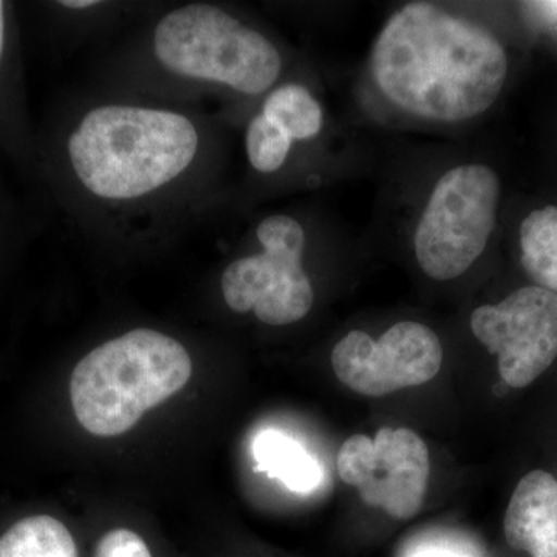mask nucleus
Here are the masks:
<instances>
[{"label": "nucleus", "instance_id": "f257e3e1", "mask_svg": "<svg viewBox=\"0 0 557 557\" xmlns=\"http://www.w3.org/2000/svg\"><path fill=\"white\" fill-rule=\"evenodd\" d=\"M373 81L403 112L454 124L485 113L504 89V46L478 22L434 3L412 2L395 11L373 44Z\"/></svg>", "mask_w": 557, "mask_h": 557}, {"label": "nucleus", "instance_id": "f03ea898", "mask_svg": "<svg viewBox=\"0 0 557 557\" xmlns=\"http://www.w3.org/2000/svg\"><path fill=\"white\" fill-rule=\"evenodd\" d=\"M199 134L170 110L102 106L69 139L79 182L106 200H134L170 185L193 163Z\"/></svg>", "mask_w": 557, "mask_h": 557}, {"label": "nucleus", "instance_id": "7ed1b4c3", "mask_svg": "<svg viewBox=\"0 0 557 557\" xmlns=\"http://www.w3.org/2000/svg\"><path fill=\"white\" fill-rule=\"evenodd\" d=\"M190 375L193 361L178 341L137 329L81 359L70 397L81 426L98 437H116L177 394Z\"/></svg>", "mask_w": 557, "mask_h": 557}, {"label": "nucleus", "instance_id": "20e7f679", "mask_svg": "<svg viewBox=\"0 0 557 557\" xmlns=\"http://www.w3.org/2000/svg\"><path fill=\"white\" fill-rule=\"evenodd\" d=\"M153 50L175 75L223 84L239 94H263L282 70L281 54L270 39L205 3L166 14L153 33Z\"/></svg>", "mask_w": 557, "mask_h": 557}, {"label": "nucleus", "instance_id": "39448f33", "mask_svg": "<svg viewBox=\"0 0 557 557\" xmlns=\"http://www.w3.org/2000/svg\"><path fill=\"white\" fill-rule=\"evenodd\" d=\"M500 180L486 164H461L438 180L418 220V265L434 281L467 273L486 249L497 222Z\"/></svg>", "mask_w": 557, "mask_h": 557}, {"label": "nucleus", "instance_id": "423d86ee", "mask_svg": "<svg viewBox=\"0 0 557 557\" xmlns=\"http://www.w3.org/2000/svg\"><path fill=\"white\" fill-rule=\"evenodd\" d=\"M262 255L230 263L222 276L225 302L237 313L255 311L269 325H288L310 313L313 285L302 269L306 231L289 215H271L260 222Z\"/></svg>", "mask_w": 557, "mask_h": 557}, {"label": "nucleus", "instance_id": "0eeeda50", "mask_svg": "<svg viewBox=\"0 0 557 557\" xmlns=\"http://www.w3.org/2000/svg\"><path fill=\"white\" fill-rule=\"evenodd\" d=\"M336 467L366 505L391 518L412 519L423 507L431 458L426 443L408 428H381L373 438L351 435L341 446Z\"/></svg>", "mask_w": 557, "mask_h": 557}, {"label": "nucleus", "instance_id": "6e6552de", "mask_svg": "<svg viewBox=\"0 0 557 557\" xmlns=\"http://www.w3.org/2000/svg\"><path fill=\"white\" fill-rule=\"evenodd\" d=\"M442 364L438 336L413 321L392 325L380 339L351 330L332 351L333 372L341 383L373 398L426 384L437 376Z\"/></svg>", "mask_w": 557, "mask_h": 557}, {"label": "nucleus", "instance_id": "1a4fd4ad", "mask_svg": "<svg viewBox=\"0 0 557 557\" xmlns=\"http://www.w3.org/2000/svg\"><path fill=\"white\" fill-rule=\"evenodd\" d=\"M471 330L498 358L508 387L534 383L557 359V295L531 285L472 311Z\"/></svg>", "mask_w": 557, "mask_h": 557}, {"label": "nucleus", "instance_id": "9d476101", "mask_svg": "<svg viewBox=\"0 0 557 557\" xmlns=\"http://www.w3.org/2000/svg\"><path fill=\"white\" fill-rule=\"evenodd\" d=\"M505 539L531 557H557V480L536 469L523 475L504 520Z\"/></svg>", "mask_w": 557, "mask_h": 557}, {"label": "nucleus", "instance_id": "9b49d317", "mask_svg": "<svg viewBox=\"0 0 557 557\" xmlns=\"http://www.w3.org/2000/svg\"><path fill=\"white\" fill-rule=\"evenodd\" d=\"M252 449L259 471L281 480L293 493H310L321 483L322 469L317 458L282 432H260Z\"/></svg>", "mask_w": 557, "mask_h": 557}, {"label": "nucleus", "instance_id": "f8f14e48", "mask_svg": "<svg viewBox=\"0 0 557 557\" xmlns=\"http://www.w3.org/2000/svg\"><path fill=\"white\" fill-rule=\"evenodd\" d=\"M520 262L537 287L557 295V207L536 209L523 220Z\"/></svg>", "mask_w": 557, "mask_h": 557}, {"label": "nucleus", "instance_id": "ddd939ff", "mask_svg": "<svg viewBox=\"0 0 557 557\" xmlns=\"http://www.w3.org/2000/svg\"><path fill=\"white\" fill-rule=\"evenodd\" d=\"M0 557H79V553L64 523L50 516H32L2 534Z\"/></svg>", "mask_w": 557, "mask_h": 557}, {"label": "nucleus", "instance_id": "4468645a", "mask_svg": "<svg viewBox=\"0 0 557 557\" xmlns=\"http://www.w3.org/2000/svg\"><path fill=\"white\" fill-rule=\"evenodd\" d=\"M263 116L277 124L292 139L317 137L324 126L321 104L299 84H285L263 102Z\"/></svg>", "mask_w": 557, "mask_h": 557}, {"label": "nucleus", "instance_id": "2eb2a0df", "mask_svg": "<svg viewBox=\"0 0 557 557\" xmlns=\"http://www.w3.org/2000/svg\"><path fill=\"white\" fill-rule=\"evenodd\" d=\"M293 139L277 124L259 115L249 123L247 153L249 163L262 174H271L284 166Z\"/></svg>", "mask_w": 557, "mask_h": 557}, {"label": "nucleus", "instance_id": "dca6fc26", "mask_svg": "<svg viewBox=\"0 0 557 557\" xmlns=\"http://www.w3.org/2000/svg\"><path fill=\"white\" fill-rule=\"evenodd\" d=\"M94 557H152L145 539L135 531L119 528L98 541Z\"/></svg>", "mask_w": 557, "mask_h": 557}, {"label": "nucleus", "instance_id": "f3484780", "mask_svg": "<svg viewBox=\"0 0 557 557\" xmlns=\"http://www.w3.org/2000/svg\"><path fill=\"white\" fill-rule=\"evenodd\" d=\"M410 557H471L468 553L448 547H424L417 549Z\"/></svg>", "mask_w": 557, "mask_h": 557}, {"label": "nucleus", "instance_id": "a211bd4d", "mask_svg": "<svg viewBox=\"0 0 557 557\" xmlns=\"http://www.w3.org/2000/svg\"><path fill=\"white\" fill-rule=\"evenodd\" d=\"M3 39H5V3L0 2V57L3 51Z\"/></svg>", "mask_w": 557, "mask_h": 557}, {"label": "nucleus", "instance_id": "6ab92c4d", "mask_svg": "<svg viewBox=\"0 0 557 557\" xmlns=\"http://www.w3.org/2000/svg\"><path fill=\"white\" fill-rule=\"evenodd\" d=\"M98 2H95V0H83V2H73V0H70V2H61L62 7H69V9H87V7L97 5Z\"/></svg>", "mask_w": 557, "mask_h": 557}]
</instances>
